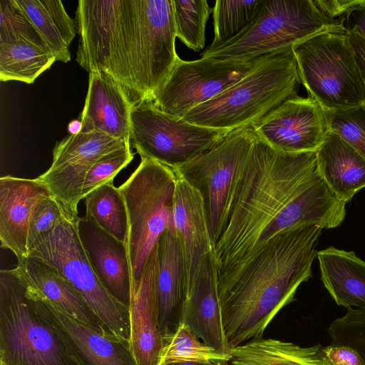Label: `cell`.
<instances>
[{
    "instance_id": "obj_1",
    "label": "cell",
    "mask_w": 365,
    "mask_h": 365,
    "mask_svg": "<svg viewBox=\"0 0 365 365\" xmlns=\"http://www.w3.org/2000/svg\"><path fill=\"white\" fill-rule=\"evenodd\" d=\"M346 204L322 180L317 151H282L257 135L227 224L213 248L217 269L243 263L284 231L339 226Z\"/></svg>"
},
{
    "instance_id": "obj_9",
    "label": "cell",
    "mask_w": 365,
    "mask_h": 365,
    "mask_svg": "<svg viewBox=\"0 0 365 365\" xmlns=\"http://www.w3.org/2000/svg\"><path fill=\"white\" fill-rule=\"evenodd\" d=\"M256 138L252 127L232 130L207 151L173 169L200 193L213 248L227 224Z\"/></svg>"
},
{
    "instance_id": "obj_16",
    "label": "cell",
    "mask_w": 365,
    "mask_h": 365,
    "mask_svg": "<svg viewBox=\"0 0 365 365\" xmlns=\"http://www.w3.org/2000/svg\"><path fill=\"white\" fill-rule=\"evenodd\" d=\"M173 220L183 261L184 297L206 257L213 252L202 197L197 190L177 176Z\"/></svg>"
},
{
    "instance_id": "obj_19",
    "label": "cell",
    "mask_w": 365,
    "mask_h": 365,
    "mask_svg": "<svg viewBox=\"0 0 365 365\" xmlns=\"http://www.w3.org/2000/svg\"><path fill=\"white\" fill-rule=\"evenodd\" d=\"M36 296L43 301L80 365H138L130 341L84 324Z\"/></svg>"
},
{
    "instance_id": "obj_11",
    "label": "cell",
    "mask_w": 365,
    "mask_h": 365,
    "mask_svg": "<svg viewBox=\"0 0 365 365\" xmlns=\"http://www.w3.org/2000/svg\"><path fill=\"white\" fill-rule=\"evenodd\" d=\"M230 130L201 126L141 101L130 112V143L140 158L172 169L207 151Z\"/></svg>"
},
{
    "instance_id": "obj_7",
    "label": "cell",
    "mask_w": 365,
    "mask_h": 365,
    "mask_svg": "<svg viewBox=\"0 0 365 365\" xmlns=\"http://www.w3.org/2000/svg\"><path fill=\"white\" fill-rule=\"evenodd\" d=\"M177 175L162 163L143 158L118 188L128 217V250L133 282H138L150 252L163 233L175 232L174 195Z\"/></svg>"
},
{
    "instance_id": "obj_43",
    "label": "cell",
    "mask_w": 365,
    "mask_h": 365,
    "mask_svg": "<svg viewBox=\"0 0 365 365\" xmlns=\"http://www.w3.org/2000/svg\"><path fill=\"white\" fill-rule=\"evenodd\" d=\"M82 123L80 120H74L69 123L68 130L69 134H77L81 131Z\"/></svg>"
},
{
    "instance_id": "obj_5",
    "label": "cell",
    "mask_w": 365,
    "mask_h": 365,
    "mask_svg": "<svg viewBox=\"0 0 365 365\" xmlns=\"http://www.w3.org/2000/svg\"><path fill=\"white\" fill-rule=\"evenodd\" d=\"M0 365H80L15 268L0 272Z\"/></svg>"
},
{
    "instance_id": "obj_14",
    "label": "cell",
    "mask_w": 365,
    "mask_h": 365,
    "mask_svg": "<svg viewBox=\"0 0 365 365\" xmlns=\"http://www.w3.org/2000/svg\"><path fill=\"white\" fill-rule=\"evenodd\" d=\"M252 128L269 145L287 153L317 151L330 131L322 105L299 96L284 102Z\"/></svg>"
},
{
    "instance_id": "obj_35",
    "label": "cell",
    "mask_w": 365,
    "mask_h": 365,
    "mask_svg": "<svg viewBox=\"0 0 365 365\" xmlns=\"http://www.w3.org/2000/svg\"><path fill=\"white\" fill-rule=\"evenodd\" d=\"M134 153L128 143L102 156L88 172L81 190V198L97 187L108 182H113L115 177L133 160Z\"/></svg>"
},
{
    "instance_id": "obj_18",
    "label": "cell",
    "mask_w": 365,
    "mask_h": 365,
    "mask_svg": "<svg viewBox=\"0 0 365 365\" xmlns=\"http://www.w3.org/2000/svg\"><path fill=\"white\" fill-rule=\"evenodd\" d=\"M51 195L38 178L6 175L0 178L1 247L11 251L18 262L28 256V233L34 211Z\"/></svg>"
},
{
    "instance_id": "obj_39",
    "label": "cell",
    "mask_w": 365,
    "mask_h": 365,
    "mask_svg": "<svg viewBox=\"0 0 365 365\" xmlns=\"http://www.w3.org/2000/svg\"><path fill=\"white\" fill-rule=\"evenodd\" d=\"M342 20L346 32H356L365 38V0H359L342 17Z\"/></svg>"
},
{
    "instance_id": "obj_33",
    "label": "cell",
    "mask_w": 365,
    "mask_h": 365,
    "mask_svg": "<svg viewBox=\"0 0 365 365\" xmlns=\"http://www.w3.org/2000/svg\"><path fill=\"white\" fill-rule=\"evenodd\" d=\"M326 114L329 130L365 159V103L346 110H326Z\"/></svg>"
},
{
    "instance_id": "obj_24",
    "label": "cell",
    "mask_w": 365,
    "mask_h": 365,
    "mask_svg": "<svg viewBox=\"0 0 365 365\" xmlns=\"http://www.w3.org/2000/svg\"><path fill=\"white\" fill-rule=\"evenodd\" d=\"M322 180L341 200L348 202L365 187V159L348 143L329 131L317 150Z\"/></svg>"
},
{
    "instance_id": "obj_29",
    "label": "cell",
    "mask_w": 365,
    "mask_h": 365,
    "mask_svg": "<svg viewBox=\"0 0 365 365\" xmlns=\"http://www.w3.org/2000/svg\"><path fill=\"white\" fill-rule=\"evenodd\" d=\"M84 199L85 217L119 241L127 244L128 212L123 196L113 182L97 187Z\"/></svg>"
},
{
    "instance_id": "obj_13",
    "label": "cell",
    "mask_w": 365,
    "mask_h": 365,
    "mask_svg": "<svg viewBox=\"0 0 365 365\" xmlns=\"http://www.w3.org/2000/svg\"><path fill=\"white\" fill-rule=\"evenodd\" d=\"M128 143L98 132L68 134L56 143L50 168L38 178L69 216L78 217V205L89 170L102 156Z\"/></svg>"
},
{
    "instance_id": "obj_6",
    "label": "cell",
    "mask_w": 365,
    "mask_h": 365,
    "mask_svg": "<svg viewBox=\"0 0 365 365\" xmlns=\"http://www.w3.org/2000/svg\"><path fill=\"white\" fill-rule=\"evenodd\" d=\"M329 31H346L342 18L328 16L314 0H264L241 33L215 49H206L201 56L247 61Z\"/></svg>"
},
{
    "instance_id": "obj_30",
    "label": "cell",
    "mask_w": 365,
    "mask_h": 365,
    "mask_svg": "<svg viewBox=\"0 0 365 365\" xmlns=\"http://www.w3.org/2000/svg\"><path fill=\"white\" fill-rule=\"evenodd\" d=\"M263 1H216L212 8L215 36L207 50L217 48L241 33L254 19Z\"/></svg>"
},
{
    "instance_id": "obj_40",
    "label": "cell",
    "mask_w": 365,
    "mask_h": 365,
    "mask_svg": "<svg viewBox=\"0 0 365 365\" xmlns=\"http://www.w3.org/2000/svg\"><path fill=\"white\" fill-rule=\"evenodd\" d=\"M317 6L328 16L341 19L359 0H314Z\"/></svg>"
},
{
    "instance_id": "obj_23",
    "label": "cell",
    "mask_w": 365,
    "mask_h": 365,
    "mask_svg": "<svg viewBox=\"0 0 365 365\" xmlns=\"http://www.w3.org/2000/svg\"><path fill=\"white\" fill-rule=\"evenodd\" d=\"M157 290L159 323L163 339L180 326L184 302L183 261L175 232L165 230L158 242Z\"/></svg>"
},
{
    "instance_id": "obj_44",
    "label": "cell",
    "mask_w": 365,
    "mask_h": 365,
    "mask_svg": "<svg viewBox=\"0 0 365 365\" xmlns=\"http://www.w3.org/2000/svg\"><path fill=\"white\" fill-rule=\"evenodd\" d=\"M229 361H223L222 365H228Z\"/></svg>"
},
{
    "instance_id": "obj_12",
    "label": "cell",
    "mask_w": 365,
    "mask_h": 365,
    "mask_svg": "<svg viewBox=\"0 0 365 365\" xmlns=\"http://www.w3.org/2000/svg\"><path fill=\"white\" fill-rule=\"evenodd\" d=\"M262 57L247 61H222L205 57L195 61L179 58L152 102L163 112L182 118L190 109L209 101L239 81Z\"/></svg>"
},
{
    "instance_id": "obj_21",
    "label": "cell",
    "mask_w": 365,
    "mask_h": 365,
    "mask_svg": "<svg viewBox=\"0 0 365 365\" xmlns=\"http://www.w3.org/2000/svg\"><path fill=\"white\" fill-rule=\"evenodd\" d=\"M181 324L189 327L207 345L230 354L222 327L213 252L206 257L185 294Z\"/></svg>"
},
{
    "instance_id": "obj_17",
    "label": "cell",
    "mask_w": 365,
    "mask_h": 365,
    "mask_svg": "<svg viewBox=\"0 0 365 365\" xmlns=\"http://www.w3.org/2000/svg\"><path fill=\"white\" fill-rule=\"evenodd\" d=\"M77 230L88 260L97 277L107 292L129 309L133 277L128 245L86 217L78 218Z\"/></svg>"
},
{
    "instance_id": "obj_22",
    "label": "cell",
    "mask_w": 365,
    "mask_h": 365,
    "mask_svg": "<svg viewBox=\"0 0 365 365\" xmlns=\"http://www.w3.org/2000/svg\"><path fill=\"white\" fill-rule=\"evenodd\" d=\"M15 269L31 292L76 320L109 332L82 295L42 259L28 255Z\"/></svg>"
},
{
    "instance_id": "obj_10",
    "label": "cell",
    "mask_w": 365,
    "mask_h": 365,
    "mask_svg": "<svg viewBox=\"0 0 365 365\" xmlns=\"http://www.w3.org/2000/svg\"><path fill=\"white\" fill-rule=\"evenodd\" d=\"M78 217L67 216L41 234L29 248L28 255L47 263L85 299L106 329L130 341L129 309L105 289L91 266L77 230Z\"/></svg>"
},
{
    "instance_id": "obj_20",
    "label": "cell",
    "mask_w": 365,
    "mask_h": 365,
    "mask_svg": "<svg viewBox=\"0 0 365 365\" xmlns=\"http://www.w3.org/2000/svg\"><path fill=\"white\" fill-rule=\"evenodd\" d=\"M133 105L115 79L104 71L89 72L80 120L81 132H98L130 140Z\"/></svg>"
},
{
    "instance_id": "obj_41",
    "label": "cell",
    "mask_w": 365,
    "mask_h": 365,
    "mask_svg": "<svg viewBox=\"0 0 365 365\" xmlns=\"http://www.w3.org/2000/svg\"><path fill=\"white\" fill-rule=\"evenodd\" d=\"M346 36L365 85V38L354 31H347Z\"/></svg>"
},
{
    "instance_id": "obj_3",
    "label": "cell",
    "mask_w": 365,
    "mask_h": 365,
    "mask_svg": "<svg viewBox=\"0 0 365 365\" xmlns=\"http://www.w3.org/2000/svg\"><path fill=\"white\" fill-rule=\"evenodd\" d=\"M322 228L302 226L277 234L243 263L217 269L225 335L230 349L262 337L277 314L312 277Z\"/></svg>"
},
{
    "instance_id": "obj_25",
    "label": "cell",
    "mask_w": 365,
    "mask_h": 365,
    "mask_svg": "<svg viewBox=\"0 0 365 365\" xmlns=\"http://www.w3.org/2000/svg\"><path fill=\"white\" fill-rule=\"evenodd\" d=\"M321 279L335 302L365 309V261L354 252L329 247L317 253Z\"/></svg>"
},
{
    "instance_id": "obj_2",
    "label": "cell",
    "mask_w": 365,
    "mask_h": 365,
    "mask_svg": "<svg viewBox=\"0 0 365 365\" xmlns=\"http://www.w3.org/2000/svg\"><path fill=\"white\" fill-rule=\"evenodd\" d=\"M77 63L104 71L133 106L152 102L180 57L173 0H79Z\"/></svg>"
},
{
    "instance_id": "obj_38",
    "label": "cell",
    "mask_w": 365,
    "mask_h": 365,
    "mask_svg": "<svg viewBox=\"0 0 365 365\" xmlns=\"http://www.w3.org/2000/svg\"><path fill=\"white\" fill-rule=\"evenodd\" d=\"M324 349L326 356L334 365H365L361 355L348 346L331 344Z\"/></svg>"
},
{
    "instance_id": "obj_34",
    "label": "cell",
    "mask_w": 365,
    "mask_h": 365,
    "mask_svg": "<svg viewBox=\"0 0 365 365\" xmlns=\"http://www.w3.org/2000/svg\"><path fill=\"white\" fill-rule=\"evenodd\" d=\"M29 40L43 43L16 0H0V43Z\"/></svg>"
},
{
    "instance_id": "obj_31",
    "label": "cell",
    "mask_w": 365,
    "mask_h": 365,
    "mask_svg": "<svg viewBox=\"0 0 365 365\" xmlns=\"http://www.w3.org/2000/svg\"><path fill=\"white\" fill-rule=\"evenodd\" d=\"M230 354H223L205 344L189 327L181 324L170 336L163 339L161 364L173 361H230Z\"/></svg>"
},
{
    "instance_id": "obj_32",
    "label": "cell",
    "mask_w": 365,
    "mask_h": 365,
    "mask_svg": "<svg viewBox=\"0 0 365 365\" xmlns=\"http://www.w3.org/2000/svg\"><path fill=\"white\" fill-rule=\"evenodd\" d=\"M176 36L189 48L200 51L205 43V27L212 13L206 0H173Z\"/></svg>"
},
{
    "instance_id": "obj_15",
    "label": "cell",
    "mask_w": 365,
    "mask_h": 365,
    "mask_svg": "<svg viewBox=\"0 0 365 365\" xmlns=\"http://www.w3.org/2000/svg\"><path fill=\"white\" fill-rule=\"evenodd\" d=\"M158 273L157 243L147 258L140 279L132 285L130 344L138 365H160L161 361L163 338L159 323Z\"/></svg>"
},
{
    "instance_id": "obj_4",
    "label": "cell",
    "mask_w": 365,
    "mask_h": 365,
    "mask_svg": "<svg viewBox=\"0 0 365 365\" xmlns=\"http://www.w3.org/2000/svg\"><path fill=\"white\" fill-rule=\"evenodd\" d=\"M301 83L292 48H285L263 56L239 81L182 118L230 131L252 127L286 101L297 97Z\"/></svg>"
},
{
    "instance_id": "obj_36",
    "label": "cell",
    "mask_w": 365,
    "mask_h": 365,
    "mask_svg": "<svg viewBox=\"0 0 365 365\" xmlns=\"http://www.w3.org/2000/svg\"><path fill=\"white\" fill-rule=\"evenodd\" d=\"M327 331L332 344L355 349L365 363V309L349 308L344 316L331 323Z\"/></svg>"
},
{
    "instance_id": "obj_42",
    "label": "cell",
    "mask_w": 365,
    "mask_h": 365,
    "mask_svg": "<svg viewBox=\"0 0 365 365\" xmlns=\"http://www.w3.org/2000/svg\"><path fill=\"white\" fill-rule=\"evenodd\" d=\"M225 361H173L161 364L160 365H222V362Z\"/></svg>"
},
{
    "instance_id": "obj_37",
    "label": "cell",
    "mask_w": 365,
    "mask_h": 365,
    "mask_svg": "<svg viewBox=\"0 0 365 365\" xmlns=\"http://www.w3.org/2000/svg\"><path fill=\"white\" fill-rule=\"evenodd\" d=\"M69 216L63 205L52 195L42 200L34 211L28 233V250L37 237ZM71 217V216H70Z\"/></svg>"
},
{
    "instance_id": "obj_27",
    "label": "cell",
    "mask_w": 365,
    "mask_h": 365,
    "mask_svg": "<svg viewBox=\"0 0 365 365\" xmlns=\"http://www.w3.org/2000/svg\"><path fill=\"white\" fill-rule=\"evenodd\" d=\"M34 25L43 44L56 61L71 60L69 46L76 34V19L66 12L60 0H16Z\"/></svg>"
},
{
    "instance_id": "obj_26",
    "label": "cell",
    "mask_w": 365,
    "mask_h": 365,
    "mask_svg": "<svg viewBox=\"0 0 365 365\" xmlns=\"http://www.w3.org/2000/svg\"><path fill=\"white\" fill-rule=\"evenodd\" d=\"M320 344L303 347L263 337L245 342L230 351L231 365H334Z\"/></svg>"
},
{
    "instance_id": "obj_28",
    "label": "cell",
    "mask_w": 365,
    "mask_h": 365,
    "mask_svg": "<svg viewBox=\"0 0 365 365\" xmlns=\"http://www.w3.org/2000/svg\"><path fill=\"white\" fill-rule=\"evenodd\" d=\"M56 61L53 52L41 42L0 43V81L33 83Z\"/></svg>"
},
{
    "instance_id": "obj_8",
    "label": "cell",
    "mask_w": 365,
    "mask_h": 365,
    "mask_svg": "<svg viewBox=\"0 0 365 365\" xmlns=\"http://www.w3.org/2000/svg\"><path fill=\"white\" fill-rule=\"evenodd\" d=\"M301 83L326 110L365 103V85L346 31H324L292 46Z\"/></svg>"
}]
</instances>
